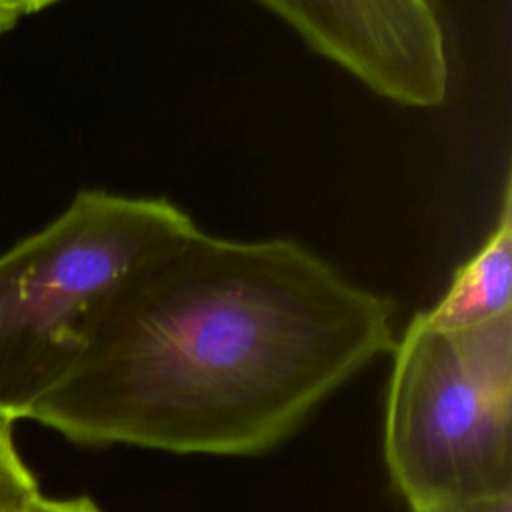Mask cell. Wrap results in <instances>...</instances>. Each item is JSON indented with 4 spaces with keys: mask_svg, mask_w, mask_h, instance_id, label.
Masks as SVG:
<instances>
[{
    "mask_svg": "<svg viewBox=\"0 0 512 512\" xmlns=\"http://www.w3.org/2000/svg\"><path fill=\"white\" fill-rule=\"evenodd\" d=\"M16 2H18V0H16Z\"/></svg>",
    "mask_w": 512,
    "mask_h": 512,
    "instance_id": "11",
    "label": "cell"
},
{
    "mask_svg": "<svg viewBox=\"0 0 512 512\" xmlns=\"http://www.w3.org/2000/svg\"><path fill=\"white\" fill-rule=\"evenodd\" d=\"M22 512H100V508L90 498L52 500L38 494Z\"/></svg>",
    "mask_w": 512,
    "mask_h": 512,
    "instance_id": "8",
    "label": "cell"
},
{
    "mask_svg": "<svg viewBox=\"0 0 512 512\" xmlns=\"http://www.w3.org/2000/svg\"><path fill=\"white\" fill-rule=\"evenodd\" d=\"M410 512H512V494L470 498V500H450V502H430V504L410 506Z\"/></svg>",
    "mask_w": 512,
    "mask_h": 512,
    "instance_id": "7",
    "label": "cell"
},
{
    "mask_svg": "<svg viewBox=\"0 0 512 512\" xmlns=\"http://www.w3.org/2000/svg\"><path fill=\"white\" fill-rule=\"evenodd\" d=\"M512 180L506 172L500 212L486 242L454 274L446 294L426 312L424 324L460 330L512 312Z\"/></svg>",
    "mask_w": 512,
    "mask_h": 512,
    "instance_id": "5",
    "label": "cell"
},
{
    "mask_svg": "<svg viewBox=\"0 0 512 512\" xmlns=\"http://www.w3.org/2000/svg\"><path fill=\"white\" fill-rule=\"evenodd\" d=\"M392 316L294 240L196 228L116 288L28 420L84 446L260 454L392 352Z\"/></svg>",
    "mask_w": 512,
    "mask_h": 512,
    "instance_id": "1",
    "label": "cell"
},
{
    "mask_svg": "<svg viewBox=\"0 0 512 512\" xmlns=\"http://www.w3.org/2000/svg\"><path fill=\"white\" fill-rule=\"evenodd\" d=\"M58 0H18L22 14H32V12H40L52 4H56Z\"/></svg>",
    "mask_w": 512,
    "mask_h": 512,
    "instance_id": "10",
    "label": "cell"
},
{
    "mask_svg": "<svg viewBox=\"0 0 512 512\" xmlns=\"http://www.w3.org/2000/svg\"><path fill=\"white\" fill-rule=\"evenodd\" d=\"M22 10L16 0H0V36L10 32L20 20Z\"/></svg>",
    "mask_w": 512,
    "mask_h": 512,
    "instance_id": "9",
    "label": "cell"
},
{
    "mask_svg": "<svg viewBox=\"0 0 512 512\" xmlns=\"http://www.w3.org/2000/svg\"><path fill=\"white\" fill-rule=\"evenodd\" d=\"M384 460L408 506L512 494V312L392 348Z\"/></svg>",
    "mask_w": 512,
    "mask_h": 512,
    "instance_id": "3",
    "label": "cell"
},
{
    "mask_svg": "<svg viewBox=\"0 0 512 512\" xmlns=\"http://www.w3.org/2000/svg\"><path fill=\"white\" fill-rule=\"evenodd\" d=\"M10 420L0 416V512H22L40 492L20 458Z\"/></svg>",
    "mask_w": 512,
    "mask_h": 512,
    "instance_id": "6",
    "label": "cell"
},
{
    "mask_svg": "<svg viewBox=\"0 0 512 512\" xmlns=\"http://www.w3.org/2000/svg\"><path fill=\"white\" fill-rule=\"evenodd\" d=\"M196 228L168 198L90 188L0 254V416L28 418L116 288Z\"/></svg>",
    "mask_w": 512,
    "mask_h": 512,
    "instance_id": "2",
    "label": "cell"
},
{
    "mask_svg": "<svg viewBox=\"0 0 512 512\" xmlns=\"http://www.w3.org/2000/svg\"><path fill=\"white\" fill-rule=\"evenodd\" d=\"M320 56L400 106L436 108L450 84L434 0H254Z\"/></svg>",
    "mask_w": 512,
    "mask_h": 512,
    "instance_id": "4",
    "label": "cell"
}]
</instances>
